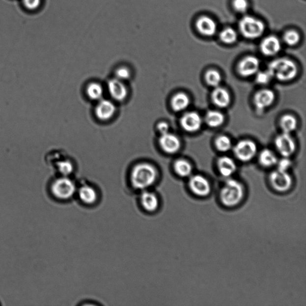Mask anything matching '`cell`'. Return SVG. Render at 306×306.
<instances>
[{"instance_id":"cell-38","label":"cell","mask_w":306,"mask_h":306,"mask_svg":"<svg viewBox=\"0 0 306 306\" xmlns=\"http://www.w3.org/2000/svg\"><path fill=\"white\" fill-rule=\"evenodd\" d=\"M157 128L161 134H164L169 132V126L167 122H162L158 123Z\"/></svg>"},{"instance_id":"cell-35","label":"cell","mask_w":306,"mask_h":306,"mask_svg":"<svg viewBox=\"0 0 306 306\" xmlns=\"http://www.w3.org/2000/svg\"><path fill=\"white\" fill-rule=\"evenodd\" d=\"M115 78L123 82L130 79L131 73L128 68L120 67L115 71Z\"/></svg>"},{"instance_id":"cell-4","label":"cell","mask_w":306,"mask_h":306,"mask_svg":"<svg viewBox=\"0 0 306 306\" xmlns=\"http://www.w3.org/2000/svg\"><path fill=\"white\" fill-rule=\"evenodd\" d=\"M238 26L242 36L249 40L258 39L266 31V26L264 22L250 15L244 16L239 21Z\"/></svg>"},{"instance_id":"cell-9","label":"cell","mask_w":306,"mask_h":306,"mask_svg":"<svg viewBox=\"0 0 306 306\" xmlns=\"http://www.w3.org/2000/svg\"><path fill=\"white\" fill-rule=\"evenodd\" d=\"M276 147L283 158H289L296 150V144L290 134L283 133L278 135L275 140Z\"/></svg>"},{"instance_id":"cell-31","label":"cell","mask_w":306,"mask_h":306,"mask_svg":"<svg viewBox=\"0 0 306 306\" xmlns=\"http://www.w3.org/2000/svg\"><path fill=\"white\" fill-rule=\"evenodd\" d=\"M56 167L62 176H69L73 173L74 166L72 162L68 160H62L57 162Z\"/></svg>"},{"instance_id":"cell-28","label":"cell","mask_w":306,"mask_h":306,"mask_svg":"<svg viewBox=\"0 0 306 306\" xmlns=\"http://www.w3.org/2000/svg\"><path fill=\"white\" fill-rule=\"evenodd\" d=\"M86 93L90 99L93 101L101 100L104 94V90L101 84L92 83L86 88Z\"/></svg>"},{"instance_id":"cell-22","label":"cell","mask_w":306,"mask_h":306,"mask_svg":"<svg viewBox=\"0 0 306 306\" xmlns=\"http://www.w3.org/2000/svg\"><path fill=\"white\" fill-rule=\"evenodd\" d=\"M190 99L188 95L184 93H178L173 96L171 100V107L176 112H181L188 108Z\"/></svg>"},{"instance_id":"cell-25","label":"cell","mask_w":306,"mask_h":306,"mask_svg":"<svg viewBox=\"0 0 306 306\" xmlns=\"http://www.w3.org/2000/svg\"><path fill=\"white\" fill-rule=\"evenodd\" d=\"M175 172L180 177H188L192 172V166L188 161L183 159L178 160L173 165Z\"/></svg>"},{"instance_id":"cell-7","label":"cell","mask_w":306,"mask_h":306,"mask_svg":"<svg viewBox=\"0 0 306 306\" xmlns=\"http://www.w3.org/2000/svg\"><path fill=\"white\" fill-rule=\"evenodd\" d=\"M257 153V146L250 140H242L234 148V154L237 159L244 162H249Z\"/></svg>"},{"instance_id":"cell-15","label":"cell","mask_w":306,"mask_h":306,"mask_svg":"<svg viewBox=\"0 0 306 306\" xmlns=\"http://www.w3.org/2000/svg\"><path fill=\"white\" fill-rule=\"evenodd\" d=\"M116 107L112 101L107 99L99 100L95 109V114L99 120L107 121L111 119L114 116Z\"/></svg>"},{"instance_id":"cell-36","label":"cell","mask_w":306,"mask_h":306,"mask_svg":"<svg viewBox=\"0 0 306 306\" xmlns=\"http://www.w3.org/2000/svg\"><path fill=\"white\" fill-rule=\"evenodd\" d=\"M272 78V77L268 71H261V72L258 71L257 76H256V82L258 84H266L269 83Z\"/></svg>"},{"instance_id":"cell-8","label":"cell","mask_w":306,"mask_h":306,"mask_svg":"<svg viewBox=\"0 0 306 306\" xmlns=\"http://www.w3.org/2000/svg\"><path fill=\"white\" fill-rule=\"evenodd\" d=\"M269 179L273 189L278 192H288L293 185V178L288 172L276 170L271 173Z\"/></svg>"},{"instance_id":"cell-11","label":"cell","mask_w":306,"mask_h":306,"mask_svg":"<svg viewBox=\"0 0 306 306\" xmlns=\"http://www.w3.org/2000/svg\"><path fill=\"white\" fill-rule=\"evenodd\" d=\"M260 67V60L255 56H247L239 62L238 71L242 77H249L257 73Z\"/></svg>"},{"instance_id":"cell-2","label":"cell","mask_w":306,"mask_h":306,"mask_svg":"<svg viewBox=\"0 0 306 306\" xmlns=\"http://www.w3.org/2000/svg\"><path fill=\"white\" fill-rule=\"evenodd\" d=\"M245 193L244 187L239 181L228 179L221 189L220 202L226 207H235L244 200Z\"/></svg>"},{"instance_id":"cell-32","label":"cell","mask_w":306,"mask_h":306,"mask_svg":"<svg viewBox=\"0 0 306 306\" xmlns=\"http://www.w3.org/2000/svg\"><path fill=\"white\" fill-rule=\"evenodd\" d=\"M216 146L218 150L222 152H227L232 147V143L229 138L222 135L216 139Z\"/></svg>"},{"instance_id":"cell-14","label":"cell","mask_w":306,"mask_h":306,"mask_svg":"<svg viewBox=\"0 0 306 306\" xmlns=\"http://www.w3.org/2000/svg\"><path fill=\"white\" fill-rule=\"evenodd\" d=\"M159 145L162 150L167 154H174L178 152L181 148L180 139L174 134L167 133L161 134L159 139Z\"/></svg>"},{"instance_id":"cell-6","label":"cell","mask_w":306,"mask_h":306,"mask_svg":"<svg viewBox=\"0 0 306 306\" xmlns=\"http://www.w3.org/2000/svg\"><path fill=\"white\" fill-rule=\"evenodd\" d=\"M189 187L193 194L200 197H208L212 191L210 182L201 175L191 176L189 181Z\"/></svg>"},{"instance_id":"cell-37","label":"cell","mask_w":306,"mask_h":306,"mask_svg":"<svg viewBox=\"0 0 306 306\" xmlns=\"http://www.w3.org/2000/svg\"><path fill=\"white\" fill-rule=\"evenodd\" d=\"M278 170L281 171L288 172V169L291 166V162L288 158H284L278 162Z\"/></svg>"},{"instance_id":"cell-27","label":"cell","mask_w":306,"mask_h":306,"mask_svg":"<svg viewBox=\"0 0 306 306\" xmlns=\"http://www.w3.org/2000/svg\"><path fill=\"white\" fill-rule=\"evenodd\" d=\"M280 125L284 133L290 134L296 130L297 126V121L293 115L291 114L284 115L281 118Z\"/></svg>"},{"instance_id":"cell-33","label":"cell","mask_w":306,"mask_h":306,"mask_svg":"<svg viewBox=\"0 0 306 306\" xmlns=\"http://www.w3.org/2000/svg\"><path fill=\"white\" fill-rule=\"evenodd\" d=\"M249 2L248 0H233L232 7L236 12L245 13L249 9Z\"/></svg>"},{"instance_id":"cell-23","label":"cell","mask_w":306,"mask_h":306,"mask_svg":"<svg viewBox=\"0 0 306 306\" xmlns=\"http://www.w3.org/2000/svg\"><path fill=\"white\" fill-rule=\"evenodd\" d=\"M205 121L211 128H218L224 123L225 117L222 112L216 110H210L206 113Z\"/></svg>"},{"instance_id":"cell-17","label":"cell","mask_w":306,"mask_h":306,"mask_svg":"<svg viewBox=\"0 0 306 306\" xmlns=\"http://www.w3.org/2000/svg\"><path fill=\"white\" fill-rule=\"evenodd\" d=\"M275 94L274 91L270 89H262L255 93L253 103L256 108L263 110L271 106L274 103Z\"/></svg>"},{"instance_id":"cell-3","label":"cell","mask_w":306,"mask_h":306,"mask_svg":"<svg viewBox=\"0 0 306 306\" xmlns=\"http://www.w3.org/2000/svg\"><path fill=\"white\" fill-rule=\"evenodd\" d=\"M272 78L280 82H289L296 77L297 67L293 60L280 57L272 60L269 64L268 70Z\"/></svg>"},{"instance_id":"cell-20","label":"cell","mask_w":306,"mask_h":306,"mask_svg":"<svg viewBox=\"0 0 306 306\" xmlns=\"http://www.w3.org/2000/svg\"><path fill=\"white\" fill-rule=\"evenodd\" d=\"M80 200L87 205L94 204L98 199V193L93 187L84 185L77 190Z\"/></svg>"},{"instance_id":"cell-12","label":"cell","mask_w":306,"mask_h":306,"mask_svg":"<svg viewBox=\"0 0 306 306\" xmlns=\"http://www.w3.org/2000/svg\"><path fill=\"white\" fill-rule=\"evenodd\" d=\"M282 49V43L279 38L274 35H269L262 40L260 51L266 56H274L279 53Z\"/></svg>"},{"instance_id":"cell-29","label":"cell","mask_w":306,"mask_h":306,"mask_svg":"<svg viewBox=\"0 0 306 306\" xmlns=\"http://www.w3.org/2000/svg\"><path fill=\"white\" fill-rule=\"evenodd\" d=\"M283 40L286 45L295 46L301 40V35L296 29H288L284 33Z\"/></svg>"},{"instance_id":"cell-5","label":"cell","mask_w":306,"mask_h":306,"mask_svg":"<svg viewBox=\"0 0 306 306\" xmlns=\"http://www.w3.org/2000/svg\"><path fill=\"white\" fill-rule=\"evenodd\" d=\"M52 194L59 200H67L72 198L77 193L74 182L68 176H61L55 180L52 184Z\"/></svg>"},{"instance_id":"cell-21","label":"cell","mask_w":306,"mask_h":306,"mask_svg":"<svg viewBox=\"0 0 306 306\" xmlns=\"http://www.w3.org/2000/svg\"><path fill=\"white\" fill-rule=\"evenodd\" d=\"M217 166L220 174L224 177H230L235 173L237 169L235 162L227 156L222 157L218 160Z\"/></svg>"},{"instance_id":"cell-30","label":"cell","mask_w":306,"mask_h":306,"mask_svg":"<svg viewBox=\"0 0 306 306\" xmlns=\"http://www.w3.org/2000/svg\"><path fill=\"white\" fill-rule=\"evenodd\" d=\"M205 81L209 86L217 87L219 86L222 82V76L217 70H209L205 74Z\"/></svg>"},{"instance_id":"cell-10","label":"cell","mask_w":306,"mask_h":306,"mask_svg":"<svg viewBox=\"0 0 306 306\" xmlns=\"http://www.w3.org/2000/svg\"><path fill=\"white\" fill-rule=\"evenodd\" d=\"M195 28L202 36L211 37L216 34L218 27L214 19L203 15L200 16L195 21Z\"/></svg>"},{"instance_id":"cell-13","label":"cell","mask_w":306,"mask_h":306,"mask_svg":"<svg viewBox=\"0 0 306 306\" xmlns=\"http://www.w3.org/2000/svg\"><path fill=\"white\" fill-rule=\"evenodd\" d=\"M180 123L184 131L194 133L200 130L202 125V120L197 112L190 111L183 115Z\"/></svg>"},{"instance_id":"cell-24","label":"cell","mask_w":306,"mask_h":306,"mask_svg":"<svg viewBox=\"0 0 306 306\" xmlns=\"http://www.w3.org/2000/svg\"><path fill=\"white\" fill-rule=\"evenodd\" d=\"M259 162L262 167H270L277 164L278 159L272 151L269 149H264L259 155Z\"/></svg>"},{"instance_id":"cell-16","label":"cell","mask_w":306,"mask_h":306,"mask_svg":"<svg viewBox=\"0 0 306 306\" xmlns=\"http://www.w3.org/2000/svg\"><path fill=\"white\" fill-rule=\"evenodd\" d=\"M139 200L140 205L145 211L154 212L158 210L159 207L160 201L158 195L148 190L142 191Z\"/></svg>"},{"instance_id":"cell-18","label":"cell","mask_w":306,"mask_h":306,"mask_svg":"<svg viewBox=\"0 0 306 306\" xmlns=\"http://www.w3.org/2000/svg\"><path fill=\"white\" fill-rule=\"evenodd\" d=\"M108 89L112 98L117 101H123L128 95V91L122 81L115 78L110 80Z\"/></svg>"},{"instance_id":"cell-26","label":"cell","mask_w":306,"mask_h":306,"mask_svg":"<svg viewBox=\"0 0 306 306\" xmlns=\"http://www.w3.org/2000/svg\"><path fill=\"white\" fill-rule=\"evenodd\" d=\"M219 38L220 40L225 45H233L238 41V32L233 28H225L220 32Z\"/></svg>"},{"instance_id":"cell-1","label":"cell","mask_w":306,"mask_h":306,"mask_svg":"<svg viewBox=\"0 0 306 306\" xmlns=\"http://www.w3.org/2000/svg\"><path fill=\"white\" fill-rule=\"evenodd\" d=\"M158 172L156 168L148 163L135 165L131 173V182L135 189L148 190L156 183Z\"/></svg>"},{"instance_id":"cell-19","label":"cell","mask_w":306,"mask_h":306,"mask_svg":"<svg viewBox=\"0 0 306 306\" xmlns=\"http://www.w3.org/2000/svg\"><path fill=\"white\" fill-rule=\"evenodd\" d=\"M211 99L217 107L222 109L227 108L231 101L229 92L224 88L219 86L215 87L212 92Z\"/></svg>"},{"instance_id":"cell-34","label":"cell","mask_w":306,"mask_h":306,"mask_svg":"<svg viewBox=\"0 0 306 306\" xmlns=\"http://www.w3.org/2000/svg\"><path fill=\"white\" fill-rule=\"evenodd\" d=\"M24 7L29 11H35L39 9L42 0H22Z\"/></svg>"}]
</instances>
